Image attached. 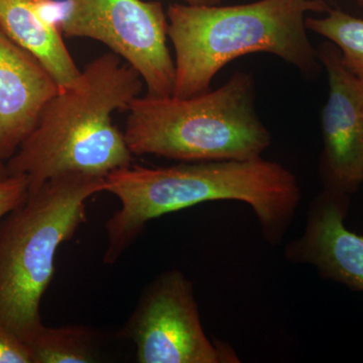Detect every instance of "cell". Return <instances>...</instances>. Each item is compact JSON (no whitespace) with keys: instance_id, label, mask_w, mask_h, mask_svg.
Wrapping results in <instances>:
<instances>
[{"instance_id":"obj_1","label":"cell","mask_w":363,"mask_h":363,"mask_svg":"<svg viewBox=\"0 0 363 363\" xmlns=\"http://www.w3.org/2000/svg\"><path fill=\"white\" fill-rule=\"evenodd\" d=\"M106 192L121 208L105 224V264H116L150 220L212 201H240L252 208L267 243L277 247L292 225L302 191L292 172L257 159L182 162L161 168L128 166L105 177Z\"/></svg>"},{"instance_id":"obj_2","label":"cell","mask_w":363,"mask_h":363,"mask_svg":"<svg viewBox=\"0 0 363 363\" xmlns=\"http://www.w3.org/2000/svg\"><path fill=\"white\" fill-rule=\"evenodd\" d=\"M143 83L114 52L92 60L76 84L45 105L35 130L7 161V176L28 177L30 195L63 174L106 177L131 166L133 154L112 114L128 109Z\"/></svg>"},{"instance_id":"obj_3","label":"cell","mask_w":363,"mask_h":363,"mask_svg":"<svg viewBox=\"0 0 363 363\" xmlns=\"http://www.w3.org/2000/svg\"><path fill=\"white\" fill-rule=\"evenodd\" d=\"M324 0H259L240 6L173 4L167 11L175 50L173 96L210 90L216 74L233 60L269 52L315 77L321 63L308 37L307 13H327Z\"/></svg>"},{"instance_id":"obj_4","label":"cell","mask_w":363,"mask_h":363,"mask_svg":"<svg viewBox=\"0 0 363 363\" xmlns=\"http://www.w3.org/2000/svg\"><path fill=\"white\" fill-rule=\"evenodd\" d=\"M128 111L124 138L136 156L245 161L262 157L272 143L255 109V81L248 72H235L220 87L195 96H138Z\"/></svg>"},{"instance_id":"obj_5","label":"cell","mask_w":363,"mask_h":363,"mask_svg":"<svg viewBox=\"0 0 363 363\" xmlns=\"http://www.w3.org/2000/svg\"><path fill=\"white\" fill-rule=\"evenodd\" d=\"M105 190V177L63 174L0 224V324L26 344L44 326L40 303L59 247L87 220V200Z\"/></svg>"},{"instance_id":"obj_6","label":"cell","mask_w":363,"mask_h":363,"mask_svg":"<svg viewBox=\"0 0 363 363\" xmlns=\"http://www.w3.org/2000/svg\"><path fill=\"white\" fill-rule=\"evenodd\" d=\"M59 28L66 38L107 45L133 67L147 95L172 96L175 62L168 48V16L160 1L68 0Z\"/></svg>"},{"instance_id":"obj_7","label":"cell","mask_w":363,"mask_h":363,"mask_svg":"<svg viewBox=\"0 0 363 363\" xmlns=\"http://www.w3.org/2000/svg\"><path fill=\"white\" fill-rule=\"evenodd\" d=\"M119 336L135 344L140 363L240 362L228 344L208 337L192 281L178 269L145 286Z\"/></svg>"},{"instance_id":"obj_8","label":"cell","mask_w":363,"mask_h":363,"mask_svg":"<svg viewBox=\"0 0 363 363\" xmlns=\"http://www.w3.org/2000/svg\"><path fill=\"white\" fill-rule=\"evenodd\" d=\"M317 52L329 82L321 114L320 180L325 190L351 196L363 183V80L345 68L330 40L318 45Z\"/></svg>"},{"instance_id":"obj_9","label":"cell","mask_w":363,"mask_h":363,"mask_svg":"<svg viewBox=\"0 0 363 363\" xmlns=\"http://www.w3.org/2000/svg\"><path fill=\"white\" fill-rule=\"evenodd\" d=\"M350 196L322 189L308 208L304 231L286 245L290 264L314 267L325 279L363 292V235L345 225Z\"/></svg>"},{"instance_id":"obj_10","label":"cell","mask_w":363,"mask_h":363,"mask_svg":"<svg viewBox=\"0 0 363 363\" xmlns=\"http://www.w3.org/2000/svg\"><path fill=\"white\" fill-rule=\"evenodd\" d=\"M59 91L39 60L0 28V162L16 154Z\"/></svg>"},{"instance_id":"obj_11","label":"cell","mask_w":363,"mask_h":363,"mask_svg":"<svg viewBox=\"0 0 363 363\" xmlns=\"http://www.w3.org/2000/svg\"><path fill=\"white\" fill-rule=\"evenodd\" d=\"M57 9L55 0H0V28L39 60L64 90L76 84L82 71L67 49L59 26L48 14Z\"/></svg>"},{"instance_id":"obj_12","label":"cell","mask_w":363,"mask_h":363,"mask_svg":"<svg viewBox=\"0 0 363 363\" xmlns=\"http://www.w3.org/2000/svg\"><path fill=\"white\" fill-rule=\"evenodd\" d=\"M26 345L32 363H91L99 359L96 332L84 325H44Z\"/></svg>"},{"instance_id":"obj_13","label":"cell","mask_w":363,"mask_h":363,"mask_svg":"<svg viewBox=\"0 0 363 363\" xmlns=\"http://www.w3.org/2000/svg\"><path fill=\"white\" fill-rule=\"evenodd\" d=\"M310 32L330 40L341 52L343 65L350 73L363 80V20L329 9L323 18H306Z\"/></svg>"},{"instance_id":"obj_14","label":"cell","mask_w":363,"mask_h":363,"mask_svg":"<svg viewBox=\"0 0 363 363\" xmlns=\"http://www.w3.org/2000/svg\"><path fill=\"white\" fill-rule=\"evenodd\" d=\"M28 198V177L7 176L0 181V219L25 204Z\"/></svg>"},{"instance_id":"obj_15","label":"cell","mask_w":363,"mask_h":363,"mask_svg":"<svg viewBox=\"0 0 363 363\" xmlns=\"http://www.w3.org/2000/svg\"><path fill=\"white\" fill-rule=\"evenodd\" d=\"M0 363H32L28 345L0 324Z\"/></svg>"},{"instance_id":"obj_16","label":"cell","mask_w":363,"mask_h":363,"mask_svg":"<svg viewBox=\"0 0 363 363\" xmlns=\"http://www.w3.org/2000/svg\"><path fill=\"white\" fill-rule=\"evenodd\" d=\"M222 0H186V4L190 6H218Z\"/></svg>"},{"instance_id":"obj_17","label":"cell","mask_w":363,"mask_h":363,"mask_svg":"<svg viewBox=\"0 0 363 363\" xmlns=\"http://www.w3.org/2000/svg\"><path fill=\"white\" fill-rule=\"evenodd\" d=\"M6 177L7 174L6 166H4V162H0V181L4 180Z\"/></svg>"},{"instance_id":"obj_18","label":"cell","mask_w":363,"mask_h":363,"mask_svg":"<svg viewBox=\"0 0 363 363\" xmlns=\"http://www.w3.org/2000/svg\"><path fill=\"white\" fill-rule=\"evenodd\" d=\"M357 2L358 4V6L362 7V9H363V0H357Z\"/></svg>"}]
</instances>
